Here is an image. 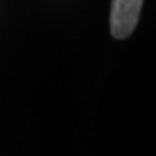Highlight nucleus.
Here are the masks:
<instances>
[{
	"mask_svg": "<svg viewBox=\"0 0 156 156\" xmlns=\"http://www.w3.org/2000/svg\"><path fill=\"white\" fill-rule=\"evenodd\" d=\"M143 0H113L110 13L112 35L116 39H124L134 30L140 16Z\"/></svg>",
	"mask_w": 156,
	"mask_h": 156,
	"instance_id": "obj_1",
	"label": "nucleus"
}]
</instances>
